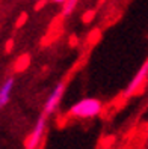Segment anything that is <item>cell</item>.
Listing matches in <instances>:
<instances>
[{"label": "cell", "instance_id": "obj_1", "mask_svg": "<svg viewBox=\"0 0 148 149\" xmlns=\"http://www.w3.org/2000/svg\"><path fill=\"white\" fill-rule=\"evenodd\" d=\"M103 110V102L97 98H83L69 109V116L77 119H91L98 116Z\"/></svg>", "mask_w": 148, "mask_h": 149}, {"label": "cell", "instance_id": "obj_2", "mask_svg": "<svg viewBox=\"0 0 148 149\" xmlns=\"http://www.w3.org/2000/svg\"><path fill=\"white\" fill-rule=\"evenodd\" d=\"M46 127H47V116L41 115L36 120V124H35L33 130L30 131V134L24 140V149H38L39 148L42 137L46 134Z\"/></svg>", "mask_w": 148, "mask_h": 149}, {"label": "cell", "instance_id": "obj_3", "mask_svg": "<svg viewBox=\"0 0 148 149\" xmlns=\"http://www.w3.org/2000/svg\"><path fill=\"white\" fill-rule=\"evenodd\" d=\"M64 91H65V83L64 81H60L55 86V89L50 92L48 95V98L44 104V109H42V115L44 116H50V115H53V113L56 111V109L59 107V102L60 100H62V95H64Z\"/></svg>", "mask_w": 148, "mask_h": 149}, {"label": "cell", "instance_id": "obj_4", "mask_svg": "<svg viewBox=\"0 0 148 149\" xmlns=\"http://www.w3.org/2000/svg\"><path fill=\"white\" fill-rule=\"evenodd\" d=\"M148 78V60L137 69V72L135 74V77L130 80V83L127 84V87L124 89V96H132L133 93H136Z\"/></svg>", "mask_w": 148, "mask_h": 149}, {"label": "cell", "instance_id": "obj_5", "mask_svg": "<svg viewBox=\"0 0 148 149\" xmlns=\"http://www.w3.org/2000/svg\"><path fill=\"white\" fill-rule=\"evenodd\" d=\"M14 83H15L14 77H8L6 80L2 83V86H0V110H2L3 107H6V104L9 102Z\"/></svg>", "mask_w": 148, "mask_h": 149}, {"label": "cell", "instance_id": "obj_6", "mask_svg": "<svg viewBox=\"0 0 148 149\" xmlns=\"http://www.w3.org/2000/svg\"><path fill=\"white\" fill-rule=\"evenodd\" d=\"M77 2L79 0H67V2L62 5V15H69L73 11H74V8L77 6Z\"/></svg>", "mask_w": 148, "mask_h": 149}, {"label": "cell", "instance_id": "obj_7", "mask_svg": "<svg viewBox=\"0 0 148 149\" xmlns=\"http://www.w3.org/2000/svg\"><path fill=\"white\" fill-rule=\"evenodd\" d=\"M29 65V56L24 54V56H20L18 57V62L15 63V69H18V71H23L26 69V66Z\"/></svg>", "mask_w": 148, "mask_h": 149}, {"label": "cell", "instance_id": "obj_8", "mask_svg": "<svg viewBox=\"0 0 148 149\" xmlns=\"http://www.w3.org/2000/svg\"><path fill=\"white\" fill-rule=\"evenodd\" d=\"M26 21H27V14L24 12V14H21V15L18 17V20H17V23H15V27H17V29L21 27V26H23Z\"/></svg>", "mask_w": 148, "mask_h": 149}, {"label": "cell", "instance_id": "obj_9", "mask_svg": "<svg viewBox=\"0 0 148 149\" xmlns=\"http://www.w3.org/2000/svg\"><path fill=\"white\" fill-rule=\"evenodd\" d=\"M94 14H95L94 11H89L88 14H85V15H83V21H85V23H89V21L94 18Z\"/></svg>", "mask_w": 148, "mask_h": 149}, {"label": "cell", "instance_id": "obj_10", "mask_svg": "<svg viewBox=\"0 0 148 149\" xmlns=\"http://www.w3.org/2000/svg\"><path fill=\"white\" fill-rule=\"evenodd\" d=\"M48 2V0H38L36 2V5H35V9L36 11H39V9H42V8L46 6V3Z\"/></svg>", "mask_w": 148, "mask_h": 149}, {"label": "cell", "instance_id": "obj_11", "mask_svg": "<svg viewBox=\"0 0 148 149\" xmlns=\"http://www.w3.org/2000/svg\"><path fill=\"white\" fill-rule=\"evenodd\" d=\"M12 45H14V41L12 39H9L6 42V53H9V51L12 50Z\"/></svg>", "mask_w": 148, "mask_h": 149}, {"label": "cell", "instance_id": "obj_12", "mask_svg": "<svg viewBox=\"0 0 148 149\" xmlns=\"http://www.w3.org/2000/svg\"><path fill=\"white\" fill-rule=\"evenodd\" d=\"M51 2H53V3H60V5H64L67 0H51Z\"/></svg>", "mask_w": 148, "mask_h": 149}, {"label": "cell", "instance_id": "obj_13", "mask_svg": "<svg viewBox=\"0 0 148 149\" xmlns=\"http://www.w3.org/2000/svg\"><path fill=\"white\" fill-rule=\"evenodd\" d=\"M36 2H38V0H36Z\"/></svg>", "mask_w": 148, "mask_h": 149}]
</instances>
